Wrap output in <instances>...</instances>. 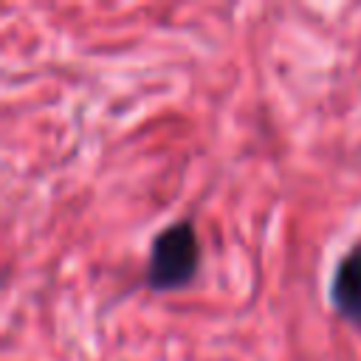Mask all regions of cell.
Here are the masks:
<instances>
[{"label":"cell","mask_w":361,"mask_h":361,"mask_svg":"<svg viewBox=\"0 0 361 361\" xmlns=\"http://www.w3.org/2000/svg\"><path fill=\"white\" fill-rule=\"evenodd\" d=\"M330 290H333L336 310L347 322H353L355 327H361V243L353 245L341 257Z\"/></svg>","instance_id":"2"},{"label":"cell","mask_w":361,"mask_h":361,"mask_svg":"<svg viewBox=\"0 0 361 361\" xmlns=\"http://www.w3.org/2000/svg\"><path fill=\"white\" fill-rule=\"evenodd\" d=\"M197 262H200V245L195 228L189 223H172L152 243L147 279L155 290H172L195 276Z\"/></svg>","instance_id":"1"}]
</instances>
